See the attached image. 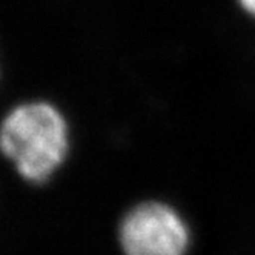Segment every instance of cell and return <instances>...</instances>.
<instances>
[{
  "label": "cell",
  "mask_w": 255,
  "mask_h": 255,
  "mask_svg": "<svg viewBox=\"0 0 255 255\" xmlns=\"http://www.w3.org/2000/svg\"><path fill=\"white\" fill-rule=\"evenodd\" d=\"M120 243L126 255H185L189 234L174 209L161 203H144L125 217Z\"/></svg>",
  "instance_id": "7a4b0ae2"
},
{
  "label": "cell",
  "mask_w": 255,
  "mask_h": 255,
  "mask_svg": "<svg viewBox=\"0 0 255 255\" xmlns=\"http://www.w3.org/2000/svg\"><path fill=\"white\" fill-rule=\"evenodd\" d=\"M68 149L66 119L49 102L19 103L0 120V154L26 183H46L63 165Z\"/></svg>",
  "instance_id": "6da1fadb"
},
{
  "label": "cell",
  "mask_w": 255,
  "mask_h": 255,
  "mask_svg": "<svg viewBox=\"0 0 255 255\" xmlns=\"http://www.w3.org/2000/svg\"><path fill=\"white\" fill-rule=\"evenodd\" d=\"M239 2L246 12L255 17V0H239Z\"/></svg>",
  "instance_id": "3957f363"
}]
</instances>
